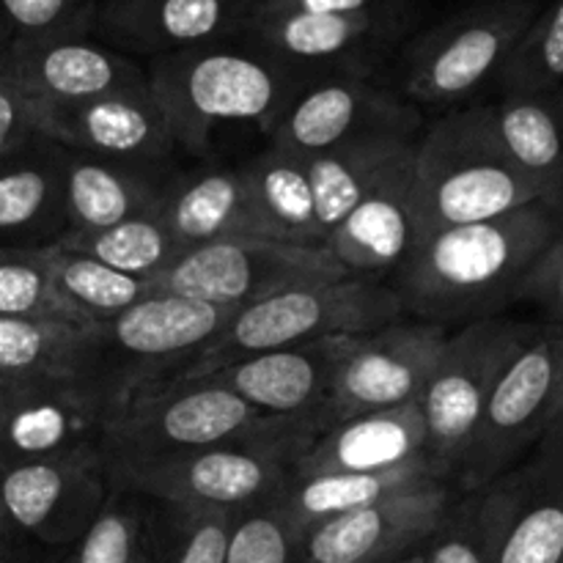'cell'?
I'll return each mask as SVG.
<instances>
[{
	"mask_svg": "<svg viewBox=\"0 0 563 563\" xmlns=\"http://www.w3.org/2000/svg\"><path fill=\"white\" fill-rule=\"evenodd\" d=\"M504 93H550L563 88V0H548L495 77Z\"/></svg>",
	"mask_w": 563,
	"mask_h": 563,
	"instance_id": "obj_36",
	"label": "cell"
},
{
	"mask_svg": "<svg viewBox=\"0 0 563 563\" xmlns=\"http://www.w3.org/2000/svg\"><path fill=\"white\" fill-rule=\"evenodd\" d=\"M341 339L344 335H328L286 350L242 357L218 372L203 374V379L223 385L264 416L322 421L335 363H339Z\"/></svg>",
	"mask_w": 563,
	"mask_h": 563,
	"instance_id": "obj_20",
	"label": "cell"
},
{
	"mask_svg": "<svg viewBox=\"0 0 563 563\" xmlns=\"http://www.w3.org/2000/svg\"><path fill=\"white\" fill-rule=\"evenodd\" d=\"M231 313V308L152 291L119 317L93 324L77 383L115 416L132 396L176 377Z\"/></svg>",
	"mask_w": 563,
	"mask_h": 563,
	"instance_id": "obj_4",
	"label": "cell"
},
{
	"mask_svg": "<svg viewBox=\"0 0 563 563\" xmlns=\"http://www.w3.org/2000/svg\"><path fill=\"white\" fill-rule=\"evenodd\" d=\"M64 563H75V559H71V555H69V559H66Z\"/></svg>",
	"mask_w": 563,
	"mask_h": 563,
	"instance_id": "obj_50",
	"label": "cell"
},
{
	"mask_svg": "<svg viewBox=\"0 0 563 563\" xmlns=\"http://www.w3.org/2000/svg\"><path fill=\"white\" fill-rule=\"evenodd\" d=\"M471 113L500 157L563 207V88L504 93L495 102L471 104Z\"/></svg>",
	"mask_w": 563,
	"mask_h": 563,
	"instance_id": "obj_25",
	"label": "cell"
},
{
	"mask_svg": "<svg viewBox=\"0 0 563 563\" xmlns=\"http://www.w3.org/2000/svg\"><path fill=\"white\" fill-rule=\"evenodd\" d=\"M289 421L297 418L264 416L212 379H165L110 418L99 451L113 471L256 438Z\"/></svg>",
	"mask_w": 563,
	"mask_h": 563,
	"instance_id": "obj_7",
	"label": "cell"
},
{
	"mask_svg": "<svg viewBox=\"0 0 563 563\" xmlns=\"http://www.w3.org/2000/svg\"><path fill=\"white\" fill-rule=\"evenodd\" d=\"M399 317H405V306L383 280L341 278L297 286L231 313L223 330L170 379L203 377L242 357L328 335L368 333Z\"/></svg>",
	"mask_w": 563,
	"mask_h": 563,
	"instance_id": "obj_5",
	"label": "cell"
},
{
	"mask_svg": "<svg viewBox=\"0 0 563 563\" xmlns=\"http://www.w3.org/2000/svg\"><path fill=\"white\" fill-rule=\"evenodd\" d=\"M412 163L416 157L374 187L324 236L322 245L350 278L396 275L421 242L412 212Z\"/></svg>",
	"mask_w": 563,
	"mask_h": 563,
	"instance_id": "obj_23",
	"label": "cell"
},
{
	"mask_svg": "<svg viewBox=\"0 0 563 563\" xmlns=\"http://www.w3.org/2000/svg\"><path fill=\"white\" fill-rule=\"evenodd\" d=\"M418 119L416 104L372 71H322L289 99L267 137L308 159L366 132L418 135Z\"/></svg>",
	"mask_w": 563,
	"mask_h": 563,
	"instance_id": "obj_13",
	"label": "cell"
},
{
	"mask_svg": "<svg viewBox=\"0 0 563 563\" xmlns=\"http://www.w3.org/2000/svg\"><path fill=\"white\" fill-rule=\"evenodd\" d=\"M53 245L91 256L119 273L146 280H157L185 253L157 212L137 214L108 229L64 231Z\"/></svg>",
	"mask_w": 563,
	"mask_h": 563,
	"instance_id": "obj_35",
	"label": "cell"
},
{
	"mask_svg": "<svg viewBox=\"0 0 563 563\" xmlns=\"http://www.w3.org/2000/svg\"><path fill=\"white\" fill-rule=\"evenodd\" d=\"M110 416L77 379L31 385L0 427V465L53 460L99 445Z\"/></svg>",
	"mask_w": 563,
	"mask_h": 563,
	"instance_id": "obj_22",
	"label": "cell"
},
{
	"mask_svg": "<svg viewBox=\"0 0 563 563\" xmlns=\"http://www.w3.org/2000/svg\"><path fill=\"white\" fill-rule=\"evenodd\" d=\"M454 500V484L434 482L333 517L300 539L302 563H394L421 553Z\"/></svg>",
	"mask_w": 563,
	"mask_h": 563,
	"instance_id": "obj_16",
	"label": "cell"
},
{
	"mask_svg": "<svg viewBox=\"0 0 563 563\" xmlns=\"http://www.w3.org/2000/svg\"><path fill=\"white\" fill-rule=\"evenodd\" d=\"M561 563H563V561H561Z\"/></svg>",
	"mask_w": 563,
	"mask_h": 563,
	"instance_id": "obj_51",
	"label": "cell"
},
{
	"mask_svg": "<svg viewBox=\"0 0 563 563\" xmlns=\"http://www.w3.org/2000/svg\"><path fill=\"white\" fill-rule=\"evenodd\" d=\"M394 563H423V559H421V553H412V555H407V559L394 561Z\"/></svg>",
	"mask_w": 563,
	"mask_h": 563,
	"instance_id": "obj_49",
	"label": "cell"
},
{
	"mask_svg": "<svg viewBox=\"0 0 563 563\" xmlns=\"http://www.w3.org/2000/svg\"><path fill=\"white\" fill-rule=\"evenodd\" d=\"M517 302L542 308L548 322L563 324V236L539 256L517 291Z\"/></svg>",
	"mask_w": 563,
	"mask_h": 563,
	"instance_id": "obj_42",
	"label": "cell"
},
{
	"mask_svg": "<svg viewBox=\"0 0 563 563\" xmlns=\"http://www.w3.org/2000/svg\"><path fill=\"white\" fill-rule=\"evenodd\" d=\"M36 137L33 104L9 77L0 71V157Z\"/></svg>",
	"mask_w": 563,
	"mask_h": 563,
	"instance_id": "obj_43",
	"label": "cell"
},
{
	"mask_svg": "<svg viewBox=\"0 0 563 563\" xmlns=\"http://www.w3.org/2000/svg\"><path fill=\"white\" fill-rule=\"evenodd\" d=\"M0 71L31 104H71L148 88L146 66L108 47L93 33L27 44L16 49Z\"/></svg>",
	"mask_w": 563,
	"mask_h": 563,
	"instance_id": "obj_19",
	"label": "cell"
},
{
	"mask_svg": "<svg viewBox=\"0 0 563 563\" xmlns=\"http://www.w3.org/2000/svg\"><path fill=\"white\" fill-rule=\"evenodd\" d=\"M412 11L388 14H291L251 11L242 36L306 71H372L407 33Z\"/></svg>",
	"mask_w": 563,
	"mask_h": 563,
	"instance_id": "obj_15",
	"label": "cell"
},
{
	"mask_svg": "<svg viewBox=\"0 0 563 563\" xmlns=\"http://www.w3.org/2000/svg\"><path fill=\"white\" fill-rule=\"evenodd\" d=\"M432 462L418 401L390 410L357 412L324 423L297 460L295 476L313 473H379ZM440 473V471H438Z\"/></svg>",
	"mask_w": 563,
	"mask_h": 563,
	"instance_id": "obj_21",
	"label": "cell"
},
{
	"mask_svg": "<svg viewBox=\"0 0 563 563\" xmlns=\"http://www.w3.org/2000/svg\"><path fill=\"white\" fill-rule=\"evenodd\" d=\"M141 544V506L135 504V495L113 489V495L108 498L104 509L99 511L93 526L77 542L71 559H75V563H132Z\"/></svg>",
	"mask_w": 563,
	"mask_h": 563,
	"instance_id": "obj_39",
	"label": "cell"
},
{
	"mask_svg": "<svg viewBox=\"0 0 563 563\" xmlns=\"http://www.w3.org/2000/svg\"><path fill=\"white\" fill-rule=\"evenodd\" d=\"M544 0H476L412 38L401 53L399 93L412 104L454 110L495 82Z\"/></svg>",
	"mask_w": 563,
	"mask_h": 563,
	"instance_id": "obj_8",
	"label": "cell"
},
{
	"mask_svg": "<svg viewBox=\"0 0 563 563\" xmlns=\"http://www.w3.org/2000/svg\"><path fill=\"white\" fill-rule=\"evenodd\" d=\"M36 385V383H33ZM31 388V385L25 383H11V379H0V427H3V421L9 418L11 407L20 401V396L25 394V390Z\"/></svg>",
	"mask_w": 563,
	"mask_h": 563,
	"instance_id": "obj_46",
	"label": "cell"
},
{
	"mask_svg": "<svg viewBox=\"0 0 563 563\" xmlns=\"http://www.w3.org/2000/svg\"><path fill=\"white\" fill-rule=\"evenodd\" d=\"M559 429H563V379H561L559 399H555V407H553V416H550L548 434H550V432H559Z\"/></svg>",
	"mask_w": 563,
	"mask_h": 563,
	"instance_id": "obj_47",
	"label": "cell"
},
{
	"mask_svg": "<svg viewBox=\"0 0 563 563\" xmlns=\"http://www.w3.org/2000/svg\"><path fill=\"white\" fill-rule=\"evenodd\" d=\"M443 324L399 317L377 330L341 339L322 427L357 412L390 410L421 399L443 352Z\"/></svg>",
	"mask_w": 563,
	"mask_h": 563,
	"instance_id": "obj_12",
	"label": "cell"
},
{
	"mask_svg": "<svg viewBox=\"0 0 563 563\" xmlns=\"http://www.w3.org/2000/svg\"><path fill=\"white\" fill-rule=\"evenodd\" d=\"M110 495L113 484L99 445L0 465V506L22 537L47 548L80 542Z\"/></svg>",
	"mask_w": 563,
	"mask_h": 563,
	"instance_id": "obj_14",
	"label": "cell"
},
{
	"mask_svg": "<svg viewBox=\"0 0 563 563\" xmlns=\"http://www.w3.org/2000/svg\"><path fill=\"white\" fill-rule=\"evenodd\" d=\"M176 539L165 563H223L229 550L231 511H174Z\"/></svg>",
	"mask_w": 563,
	"mask_h": 563,
	"instance_id": "obj_41",
	"label": "cell"
},
{
	"mask_svg": "<svg viewBox=\"0 0 563 563\" xmlns=\"http://www.w3.org/2000/svg\"><path fill=\"white\" fill-rule=\"evenodd\" d=\"M174 176L168 163H126L60 148L66 231L108 229L157 212Z\"/></svg>",
	"mask_w": 563,
	"mask_h": 563,
	"instance_id": "obj_24",
	"label": "cell"
},
{
	"mask_svg": "<svg viewBox=\"0 0 563 563\" xmlns=\"http://www.w3.org/2000/svg\"><path fill=\"white\" fill-rule=\"evenodd\" d=\"M253 11H291V14H388L412 11L410 0H256Z\"/></svg>",
	"mask_w": 563,
	"mask_h": 563,
	"instance_id": "obj_44",
	"label": "cell"
},
{
	"mask_svg": "<svg viewBox=\"0 0 563 563\" xmlns=\"http://www.w3.org/2000/svg\"><path fill=\"white\" fill-rule=\"evenodd\" d=\"M531 328L533 324L489 317L462 324L445 339L432 377L418 399L427 427V454L445 482H454L489 394Z\"/></svg>",
	"mask_w": 563,
	"mask_h": 563,
	"instance_id": "obj_10",
	"label": "cell"
},
{
	"mask_svg": "<svg viewBox=\"0 0 563 563\" xmlns=\"http://www.w3.org/2000/svg\"><path fill=\"white\" fill-rule=\"evenodd\" d=\"M563 561V429L539 440L522 462V495L495 563Z\"/></svg>",
	"mask_w": 563,
	"mask_h": 563,
	"instance_id": "obj_30",
	"label": "cell"
},
{
	"mask_svg": "<svg viewBox=\"0 0 563 563\" xmlns=\"http://www.w3.org/2000/svg\"><path fill=\"white\" fill-rule=\"evenodd\" d=\"M322 429L319 418H297L278 429L212 449L187 451L143 465L113 467L119 493L152 498L170 511H240L273 504L295 476L297 460Z\"/></svg>",
	"mask_w": 563,
	"mask_h": 563,
	"instance_id": "obj_3",
	"label": "cell"
},
{
	"mask_svg": "<svg viewBox=\"0 0 563 563\" xmlns=\"http://www.w3.org/2000/svg\"><path fill=\"white\" fill-rule=\"evenodd\" d=\"M97 0H0V66L27 44L93 33Z\"/></svg>",
	"mask_w": 563,
	"mask_h": 563,
	"instance_id": "obj_38",
	"label": "cell"
},
{
	"mask_svg": "<svg viewBox=\"0 0 563 563\" xmlns=\"http://www.w3.org/2000/svg\"><path fill=\"white\" fill-rule=\"evenodd\" d=\"M157 218L181 251L236 236H264L240 168L176 174L159 201Z\"/></svg>",
	"mask_w": 563,
	"mask_h": 563,
	"instance_id": "obj_27",
	"label": "cell"
},
{
	"mask_svg": "<svg viewBox=\"0 0 563 563\" xmlns=\"http://www.w3.org/2000/svg\"><path fill=\"white\" fill-rule=\"evenodd\" d=\"M0 317L82 324L58 297L44 247L0 245Z\"/></svg>",
	"mask_w": 563,
	"mask_h": 563,
	"instance_id": "obj_37",
	"label": "cell"
},
{
	"mask_svg": "<svg viewBox=\"0 0 563 563\" xmlns=\"http://www.w3.org/2000/svg\"><path fill=\"white\" fill-rule=\"evenodd\" d=\"M256 0H97L93 36L130 58L240 38Z\"/></svg>",
	"mask_w": 563,
	"mask_h": 563,
	"instance_id": "obj_18",
	"label": "cell"
},
{
	"mask_svg": "<svg viewBox=\"0 0 563 563\" xmlns=\"http://www.w3.org/2000/svg\"><path fill=\"white\" fill-rule=\"evenodd\" d=\"M522 495V465L489 487L456 493L440 531L423 544V563H495Z\"/></svg>",
	"mask_w": 563,
	"mask_h": 563,
	"instance_id": "obj_32",
	"label": "cell"
},
{
	"mask_svg": "<svg viewBox=\"0 0 563 563\" xmlns=\"http://www.w3.org/2000/svg\"><path fill=\"white\" fill-rule=\"evenodd\" d=\"M313 75L245 38L163 55L146 66L148 91L176 148L187 154H207L223 126H256L267 135Z\"/></svg>",
	"mask_w": 563,
	"mask_h": 563,
	"instance_id": "obj_2",
	"label": "cell"
},
{
	"mask_svg": "<svg viewBox=\"0 0 563 563\" xmlns=\"http://www.w3.org/2000/svg\"><path fill=\"white\" fill-rule=\"evenodd\" d=\"M434 482H445V478L432 462H416V465L379 473H313V476H291L269 506L278 511L286 528L297 539H302L311 528L333 517L350 515L396 493L427 487Z\"/></svg>",
	"mask_w": 563,
	"mask_h": 563,
	"instance_id": "obj_29",
	"label": "cell"
},
{
	"mask_svg": "<svg viewBox=\"0 0 563 563\" xmlns=\"http://www.w3.org/2000/svg\"><path fill=\"white\" fill-rule=\"evenodd\" d=\"M418 135L366 132L306 159L324 236L339 225L374 187L416 157Z\"/></svg>",
	"mask_w": 563,
	"mask_h": 563,
	"instance_id": "obj_28",
	"label": "cell"
},
{
	"mask_svg": "<svg viewBox=\"0 0 563 563\" xmlns=\"http://www.w3.org/2000/svg\"><path fill=\"white\" fill-rule=\"evenodd\" d=\"M33 124L36 135L93 157L159 165L179 152L148 88L71 104H33Z\"/></svg>",
	"mask_w": 563,
	"mask_h": 563,
	"instance_id": "obj_17",
	"label": "cell"
},
{
	"mask_svg": "<svg viewBox=\"0 0 563 563\" xmlns=\"http://www.w3.org/2000/svg\"><path fill=\"white\" fill-rule=\"evenodd\" d=\"M44 253L55 291L82 324L108 322L157 291L154 280L119 273L82 253L64 251L58 245H47Z\"/></svg>",
	"mask_w": 563,
	"mask_h": 563,
	"instance_id": "obj_34",
	"label": "cell"
},
{
	"mask_svg": "<svg viewBox=\"0 0 563 563\" xmlns=\"http://www.w3.org/2000/svg\"><path fill=\"white\" fill-rule=\"evenodd\" d=\"M20 537L22 533L16 531V526L9 520L3 506H0V563H16V555H20L16 539Z\"/></svg>",
	"mask_w": 563,
	"mask_h": 563,
	"instance_id": "obj_45",
	"label": "cell"
},
{
	"mask_svg": "<svg viewBox=\"0 0 563 563\" xmlns=\"http://www.w3.org/2000/svg\"><path fill=\"white\" fill-rule=\"evenodd\" d=\"M64 231L60 146L36 135L0 157V245L47 247Z\"/></svg>",
	"mask_w": 563,
	"mask_h": 563,
	"instance_id": "obj_26",
	"label": "cell"
},
{
	"mask_svg": "<svg viewBox=\"0 0 563 563\" xmlns=\"http://www.w3.org/2000/svg\"><path fill=\"white\" fill-rule=\"evenodd\" d=\"M223 563H302L300 539L273 506H253L234 515Z\"/></svg>",
	"mask_w": 563,
	"mask_h": 563,
	"instance_id": "obj_40",
	"label": "cell"
},
{
	"mask_svg": "<svg viewBox=\"0 0 563 563\" xmlns=\"http://www.w3.org/2000/svg\"><path fill=\"white\" fill-rule=\"evenodd\" d=\"M91 328L0 317V379L25 385L77 379Z\"/></svg>",
	"mask_w": 563,
	"mask_h": 563,
	"instance_id": "obj_33",
	"label": "cell"
},
{
	"mask_svg": "<svg viewBox=\"0 0 563 563\" xmlns=\"http://www.w3.org/2000/svg\"><path fill=\"white\" fill-rule=\"evenodd\" d=\"M537 201H550L548 192L500 157L478 130L471 104L449 110L418 137L412 212L421 240L432 231L482 223Z\"/></svg>",
	"mask_w": 563,
	"mask_h": 563,
	"instance_id": "obj_6",
	"label": "cell"
},
{
	"mask_svg": "<svg viewBox=\"0 0 563 563\" xmlns=\"http://www.w3.org/2000/svg\"><path fill=\"white\" fill-rule=\"evenodd\" d=\"M132 563H154V561H152V555H148L146 544H141V548H137V553H135V561H132Z\"/></svg>",
	"mask_w": 563,
	"mask_h": 563,
	"instance_id": "obj_48",
	"label": "cell"
},
{
	"mask_svg": "<svg viewBox=\"0 0 563 563\" xmlns=\"http://www.w3.org/2000/svg\"><path fill=\"white\" fill-rule=\"evenodd\" d=\"M262 234L291 245H322L317 198L306 159L269 143L264 152L240 165Z\"/></svg>",
	"mask_w": 563,
	"mask_h": 563,
	"instance_id": "obj_31",
	"label": "cell"
},
{
	"mask_svg": "<svg viewBox=\"0 0 563 563\" xmlns=\"http://www.w3.org/2000/svg\"><path fill=\"white\" fill-rule=\"evenodd\" d=\"M563 236V207L528 203L515 212L432 231L394 275L405 313L434 324L478 322L517 302L522 280Z\"/></svg>",
	"mask_w": 563,
	"mask_h": 563,
	"instance_id": "obj_1",
	"label": "cell"
},
{
	"mask_svg": "<svg viewBox=\"0 0 563 563\" xmlns=\"http://www.w3.org/2000/svg\"><path fill=\"white\" fill-rule=\"evenodd\" d=\"M341 278L350 275L324 245L236 236L185 251L154 280V289L240 311L278 291Z\"/></svg>",
	"mask_w": 563,
	"mask_h": 563,
	"instance_id": "obj_11",
	"label": "cell"
},
{
	"mask_svg": "<svg viewBox=\"0 0 563 563\" xmlns=\"http://www.w3.org/2000/svg\"><path fill=\"white\" fill-rule=\"evenodd\" d=\"M563 379V324H533L500 372L476 434L454 473L456 493L489 487L548 434Z\"/></svg>",
	"mask_w": 563,
	"mask_h": 563,
	"instance_id": "obj_9",
	"label": "cell"
}]
</instances>
